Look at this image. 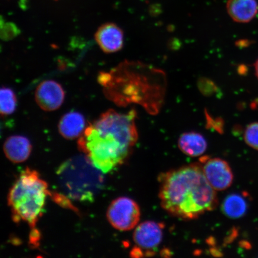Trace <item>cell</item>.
Here are the masks:
<instances>
[{"mask_svg":"<svg viewBox=\"0 0 258 258\" xmlns=\"http://www.w3.org/2000/svg\"><path fill=\"white\" fill-rule=\"evenodd\" d=\"M137 112L110 109L87 125L78 147L96 168L107 173L130 157L138 140Z\"/></svg>","mask_w":258,"mask_h":258,"instance_id":"cell-1","label":"cell"},{"mask_svg":"<svg viewBox=\"0 0 258 258\" xmlns=\"http://www.w3.org/2000/svg\"><path fill=\"white\" fill-rule=\"evenodd\" d=\"M98 80L106 98L119 106L137 104L150 115L159 114L163 107L167 90L163 70L125 60L109 72L100 73Z\"/></svg>","mask_w":258,"mask_h":258,"instance_id":"cell-2","label":"cell"},{"mask_svg":"<svg viewBox=\"0 0 258 258\" xmlns=\"http://www.w3.org/2000/svg\"><path fill=\"white\" fill-rule=\"evenodd\" d=\"M159 181L161 206L174 217L193 220L217 208V192L206 179L200 163L161 173Z\"/></svg>","mask_w":258,"mask_h":258,"instance_id":"cell-3","label":"cell"},{"mask_svg":"<svg viewBox=\"0 0 258 258\" xmlns=\"http://www.w3.org/2000/svg\"><path fill=\"white\" fill-rule=\"evenodd\" d=\"M48 195V185L35 170L26 168L10 189L8 205L16 223L27 222L33 232Z\"/></svg>","mask_w":258,"mask_h":258,"instance_id":"cell-4","label":"cell"},{"mask_svg":"<svg viewBox=\"0 0 258 258\" xmlns=\"http://www.w3.org/2000/svg\"><path fill=\"white\" fill-rule=\"evenodd\" d=\"M57 176L62 191L77 201H93L104 185L103 173L85 154L64 162L57 170Z\"/></svg>","mask_w":258,"mask_h":258,"instance_id":"cell-5","label":"cell"},{"mask_svg":"<svg viewBox=\"0 0 258 258\" xmlns=\"http://www.w3.org/2000/svg\"><path fill=\"white\" fill-rule=\"evenodd\" d=\"M140 217V208L137 203L125 197L112 201L106 212L109 223L121 231H130L136 227Z\"/></svg>","mask_w":258,"mask_h":258,"instance_id":"cell-6","label":"cell"},{"mask_svg":"<svg viewBox=\"0 0 258 258\" xmlns=\"http://www.w3.org/2000/svg\"><path fill=\"white\" fill-rule=\"evenodd\" d=\"M203 173L216 191L230 188L234 180L233 171L229 164L220 158H202L200 160Z\"/></svg>","mask_w":258,"mask_h":258,"instance_id":"cell-7","label":"cell"},{"mask_svg":"<svg viewBox=\"0 0 258 258\" xmlns=\"http://www.w3.org/2000/svg\"><path fill=\"white\" fill-rule=\"evenodd\" d=\"M164 225L152 221L143 222L137 227L134 240L137 246L145 250V256H153L163 240Z\"/></svg>","mask_w":258,"mask_h":258,"instance_id":"cell-8","label":"cell"},{"mask_svg":"<svg viewBox=\"0 0 258 258\" xmlns=\"http://www.w3.org/2000/svg\"><path fill=\"white\" fill-rule=\"evenodd\" d=\"M64 97L66 93L62 86L56 81H43L35 89V102L44 111H54L60 108L64 102Z\"/></svg>","mask_w":258,"mask_h":258,"instance_id":"cell-9","label":"cell"},{"mask_svg":"<svg viewBox=\"0 0 258 258\" xmlns=\"http://www.w3.org/2000/svg\"><path fill=\"white\" fill-rule=\"evenodd\" d=\"M95 39L104 53H115L123 47L124 32L115 24L106 23L100 26L97 30Z\"/></svg>","mask_w":258,"mask_h":258,"instance_id":"cell-10","label":"cell"},{"mask_svg":"<svg viewBox=\"0 0 258 258\" xmlns=\"http://www.w3.org/2000/svg\"><path fill=\"white\" fill-rule=\"evenodd\" d=\"M86 119L77 111H70L64 114L58 124L59 134L66 140L79 138L86 128Z\"/></svg>","mask_w":258,"mask_h":258,"instance_id":"cell-11","label":"cell"},{"mask_svg":"<svg viewBox=\"0 0 258 258\" xmlns=\"http://www.w3.org/2000/svg\"><path fill=\"white\" fill-rule=\"evenodd\" d=\"M3 150L6 157L12 163H21L30 157L32 146L27 138L14 135L6 140Z\"/></svg>","mask_w":258,"mask_h":258,"instance_id":"cell-12","label":"cell"},{"mask_svg":"<svg viewBox=\"0 0 258 258\" xmlns=\"http://www.w3.org/2000/svg\"><path fill=\"white\" fill-rule=\"evenodd\" d=\"M227 11L234 22L248 23L257 15L258 4L256 0H228Z\"/></svg>","mask_w":258,"mask_h":258,"instance_id":"cell-13","label":"cell"},{"mask_svg":"<svg viewBox=\"0 0 258 258\" xmlns=\"http://www.w3.org/2000/svg\"><path fill=\"white\" fill-rule=\"evenodd\" d=\"M177 145L183 154L192 157L202 156L208 147L205 137L196 132H185L180 135Z\"/></svg>","mask_w":258,"mask_h":258,"instance_id":"cell-14","label":"cell"},{"mask_svg":"<svg viewBox=\"0 0 258 258\" xmlns=\"http://www.w3.org/2000/svg\"><path fill=\"white\" fill-rule=\"evenodd\" d=\"M249 204L246 196L234 193L228 195L222 203L221 209L226 217L231 219H238L246 214Z\"/></svg>","mask_w":258,"mask_h":258,"instance_id":"cell-15","label":"cell"},{"mask_svg":"<svg viewBox=\"0 0 258 258\" xmlns=\"http://www.w3.org/2000/svg\"><path fill=\"white\" fill-rule=\"evenodd\" d=\"M17 106V98L12 89L2 87L0 90V112L2 115L7 116L14 113Z\"/></svg>","mask_w":258,"mask_h":258,"instance_id":"cell-16","label":"cell"},{"mask_svg":"<svg viewBox=\"0 0 258 258\" xmlns=\"http://www.w3.org/2000/svg\"><path fill=\"white\" fill-rule=\"evenodd\" d=\"M244 140L250 147L258 150V122L247 125L244 132Z\"/></svg>","mask_w":258,"mask_h":258,"instance_id":"cell-17","label":"cell"},{"mask_svg":"<svg viewBox=\"0 0 258 258\" xmlns=\"http://www.w3.org/2000/svg\"><path fill=\"white\" fill-rule=\"evenodd\" d=\"M254 70H255V75L258 79V59L254 64Z\"/></svg>","mask_w":258,"mask_h":258,"instance_id":"cell-18","label":"cell"}]
</instances>
